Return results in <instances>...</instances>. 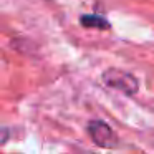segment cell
Instances as JSON below:
<instances>
[{
  "instance_id": "1",
  "label": "cell",
  "mask_w": 154,
  "mask_h": 154,
  "mask_svg": "<svg viewBox=\"0 0 154 154\" xmlns=\"http://www.w3.org/2000/svg\"><path fill=\"white\" fill-rule=\"evenodd\" d=\"M103 80L108 86L114 88V90H119L126 94H134L137 91V80L131 73H128V71L111 68V70L103 73Z\"/></svg>"
},
{
  "instance_id": "3",
  "label": "cell",
  "mask_w": 154,
  "mask_h": 154,
  "mask_svg": "<svg viewBox=\"0 0 154 154\" xmlns=\"http://www.w3.org/2000/svg\"><path fill=\"white\" fill-rule=\"evenodd\" d=\"M81 25L85 27H93V28H108V20L103 17H96V15H85L81 17Z\"/></svg>"
},
{
  "instance_id": "2",
  "label": "cell",
  "mask_w": 154,
  "mask_h": 154,
  "mask_svg": "<svg viewBox=\"0 0 154 154\" xmlns=\"http://www.w3.org/2000/svg\"><path fill=\"white\" fill-rule=\"evenodd\" d=\"M88 133H90L91 139L101 147H114L118 144V137L114 131L103 121H91L88 126Z\"/></svg>"
}]
</instances>
